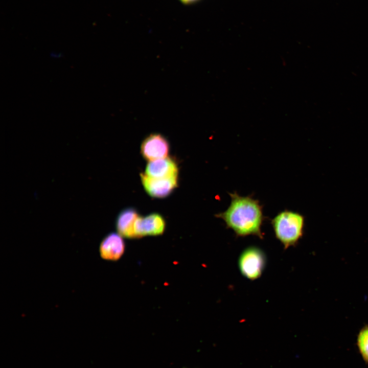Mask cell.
I'll return each mask as SVG.
<instances>
[{
	"instance_id": "ba28073f",
	"label": "cell",
	"mask_w": 368,
	"mask_h": 368,
	"mask_svg": "<svg viewBox=\"0 0 368 368\" xmlns=\"http://www.w3.org/2000/svg\"><path fill=\"white\" fill-rule=\"evenodd\" d=\"M178 172L175 162L166 157L149 161L144 174L153 178H168L178 176Z\"/></svg>"
},
{
	"instance_id": "3957f363",
	"label": "cell",
	"mask_w": 368,
	"mask_h": 368,
	"mask_svg": "<svg viewBox=\"0 0 368 368\" xmlns=\"http://www.w3.org/2000/svg\"><path fill=\"white\" fill-rule=\"evenodd\" d=\"M266 262V256L262 249L256 246H249L241 253L238 259V267L245 278L254 281L261 276Z\"/></svg>"
},
{
	"instance_id": "30bf717a",
	"label": "cell",
	"mask_w": 368,
	"mask_h": 368,
	"mask_svg": "<svg viewBox=\"0 0 368 368\" xmlns=\"http://www.w3.org/2000/svg\"><path fill=\"white\" fill-rule=\"evenodd\" d=\"M356 346L363 361L368 364V325L363 326L359 331Z\"/></svg>"
},
{
	"instance_id": "8fae6325",
	"label": "cell",
	"mask_w": 368,
	"mask_h": 368,
	"mask_svg": "<svg viewBox=\"0 0 368 368\" xmlns=\"http://www.w3.org/2000/svg\"><path fill=\"white\" fill-rule=\"evenodd\" d=\"M182 3L186 5L192 4L198 0H179Z\"/></svg>"
},
{
	"instance_id": "7c38bea8",
	"label": "cell",
	"mask_w": 368,
	"mask_h": 368,
	"mask_svg": "<svg viewBox=\"0 0 368 368\" xmlns=\"http://www.w3.org/2000/svg\"><path fill=\"white\" fill-rule=\"evenodd\" d=\"M183 368H186V367H183Z\"/></svg>"
},
{
	"instance_id": "8992f818",
	"label": "cell",
	"mask_w": 368,
	"mask_h": 368,
	"mask_svg": "<svg viewBox=\"0 0 368 368\" xmlns=\"http://www.w3.org/2000/svg\"><path fill=\"white\" fill-rule=\"evenodd\" d=\"M125 250V243L119 233L111 232L107 234L101 241L99 246L100 257L106 261H118Z\"/></svg>"
},
{
	"instance_id": "6da1fadb",
	"label": "cell",
	"mask_w": 368,
	"mask_h": 368,
	"mask_svg": "<svg viewBox=\"0 0 368 368\" xmlns=\"http://www.w3.org/2000/svg\"><path fill=\"white\" fill-rule=\"evenodd\" d=\"M229 195L231 198L229 206L215 216L222 219L226 227L232 229L237 237L254 235L262 239L261 227L266 217L259 201L250 196H240L237 192Z\"/></svg>"
},
{
	"instance_id": "277c9868",
	"label": "cell",
	"mask_w": 368,
	"mask_h": 368,
	"mask_svg": "<svg viewBox=\"0 0 368 368\" xmlns=\"http://www.w3.org/2000/svg\"><path fill=\"white\" fill-rule=\"evenodd\" d=\"M169 149L167 139L156 133L148 135L141 146V152L143 157L149 161L167 157Z\"/></svg>"
},
{
	"instance_id": "5b68a950",
	"label": "cell",
	"mask_w": 368,
	"mask_h": 368,
	"mask_svg": "<svg viewBox=\"0 0 368 368\" xmlns=\"http://www.w3.org/2000/svg\"><path fill=\"white\" fill-rule=\"evenodd\" d=\"M141 179L147 193L155 198H164L170 195L177 187V176L168 178H153L141 174Z\"/></svg>"
},
{
	"instance_id": "9c48e42d",
	"label": "cell",
	"mask_w": 368,
	"mask_h": 368,
	"mask_svg": "<svg viewBox=\"0 0 368 368\" xmlns=\"http://www.w3.org/2000/svg\"><path fill=\"white\" fill-rule=\"evenodd\" d=\"M138 217L137 212L133 208L122 210L119 214L116 221L118 233L126 238H137L135 232V223Z\"/></svg>"
},
{
	"instance_id": "7a4b0ae2",
	"label": "cell",
	"mask_w": 368,
	"mask_h": 368,
	"mask_svg": "<svg viewBox=\"0 0 368 368\" xmlns=\"http://www.w3.org/2000/svg\"><path fill=\"white\" fill-rule=\"evenodd\" d=\"M274 235L285 249L294 246L304 235L305 217L301 214L285 210L271 221Z\"/></svg>"
},
{
	"instance_id": "52a82bcc",
	"label": "cell",
	"mask_w": 368,
	"mask_h": 368,
	"mask_svg": "<svg viewBox=\"0 0 368 368\" xmlns=\"http://www.w3.org/2000/svg\"><path fill=\"white\" fill-rule=\"evenodd\" d=\"M165 227L166 222L164 218L157 213L144 217L139 216L135 223L137 238L146 236L160 235L164 233Z\"/></svg>"
}]
</instances>
